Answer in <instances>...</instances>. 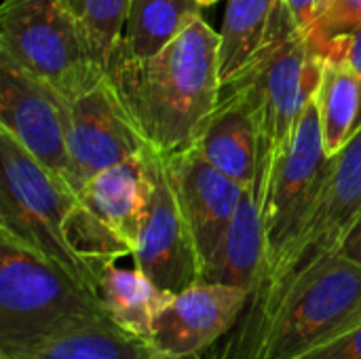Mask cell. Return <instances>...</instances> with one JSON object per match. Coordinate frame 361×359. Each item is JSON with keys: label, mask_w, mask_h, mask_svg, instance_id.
<instances>
[{"label": "cell", "mask_w": 361, "mask_h": 359, "mask_svg": "<svg viewBox=\"0 0 361 359\" xmlns=\"http://www.w3.org/2000/svg\"><path fill=\"white\" fill-rule=\"evenodd\" d=\"M264 267V224L260 199L245 190L233 216L220 260L209 275V284L243 288L250 294L260 281Z\"/></svg>", "instance_id": "18"}, {"label": "cell", "mask_w": 361, "mask_h": 359, "mask_svg": "<svg viewBox=\"0 0 361 359\" xmlns=\"http://www.w3.org/2000/svg\"><path fill=\"white\" fill-rule=\"evenodd\" d=\"M357 30H361V0H326L305 34L311 49L319 53L330 42Z\"/></svg>", "instance_id": "23"}, {"label": "cell", "mask_w": 361, "mask_h": 359, "mask_svg": "<svg viewBox=\"0 0 361 359\" xmlns=\"http://www.w3.org/2000/svg\"><path fill=\"white\" fill-rule=\"evenodd\" d=\"M97 294L106 313L127 332L150 341L152 324L173 294L161 290L137 267H106L97 281Z\"/></svg>", "instance_id": "17"}, {"label": "cell", "mask_w": 361, "mask_h": 359, "mask_svg": "<svg viewBox=\"0 0 361 359\" xmlns=\"http://www.w3.org/2000/svg\"><path fill=\"white\" fill-rule=\"evenodd\" d=\"M317 57H336L343 59L361 80V30L343 36L334 42H330L326 49H322L319 53H315Z\"/></svg>", "instance_id": "25"}, {"label": "cell", "mask_w": 361, "mask_h": 359, "mask_svg": "<svg viewBox=\"0 0 361 359\" xmlns=\"http://www.w3.org/2000/svg\"><path fill=\"white\" fill-rule=\"evenodd\" d=\"M165 157L180 212L197 250L201 281H207L220 260L233 216L247 188L212 167L195 148Z\"/></svg>", "instance_id": "11"}, {"label": "cell", "mask_w": 361, "mask_h": 359, "mask_svg": "<svg viewBox=\"0 0 361 359\" xmlns=\"http://www.w3.org/2000/svg\"><path fill=\"white\" fill-rule=\"evenodd\" d=\"M85 32L106 74L114 63L131 0H61Z\"/></svg>", "instance_id": "22"}, {"label": "cell", "mask_w": 361, "mask_h": 359, "mask_svg": "<svg viewBox=\"0 0 361 359\" xmlns=\"http://www.w3.org/2000/svg\"><path fill=\"white\" fill-rule=\"evenodd\" d=\"M361 324V267L343 250L250 307L203 359H298Z\"/></svg>", "instance_id": "2"}, {"label": "cell", "mask_w": 361, "mask_h": 359, "mask_svg": "<svg viewBox=\"0 0 361 359\" xmlns=\"http://www.w3.org/2000/svg\"><path fill=\"white\" fill-rule=\"evenodd\" d=\"M322 74L313 93L324 148L330 157L338 154L361 125L360 76L336 57H319Z\"/></svg>", "instance_id": "19"}, {"label": "cell", "mask_w": 361, "mask_h": 359, "mask_svg": "<svg viewBox=\"0 0 361 359\" xmlns=\"http://www.w3.org/2000/svg\"><path fill=\"white\" fill-rule=\"evenodd\" d=\"M146 140L121 106L108 78L68 99V182L78 193L95 174L140 157Z\"/></svg>", "instance_id": "10"}, {"label": "cell", "mask_w": 361, "mask_h": 359, "mask_svg": "<svg viewBox=\"0 0 361 359\" xmlns=\"http://www.w3.org/2000/svg\"><path fill=\"white\" fill-rule=\"evenodd\" d=\"M165 359H203V355H184V358H165Z\"/></svg>", "instance_id": "29"}, {"label": "cell", "mask_w": 361, "mask_h": 359, "mask_svg": "<svg viewBox=\"0 0 361 359\" xmlns=\"http://www.w3.org/2000/svg\"><path fill=\"white\" fill-rule=\"evenodd\" d=\"M283 2L290 8L294 21L307 32V28L311 25V21H313V17H315L317 6H319L322 0H283Z\"/></svg>", "instance_id": "26"}, {"label": "cell", "mask_w": 361, "mask_h": 359, "mask_svg": "<svg viewBox=\"0 0 361 359\" xmlns=\"http://www.w3.org/2000/svg\"><path fill=\"white\" fill-rule=\"evenodd\" d=\"M0 131L68 182V99L6 57H0Z\"/></svg>", "instance_id": "12"}, {"label": "cell", "mask_w": 361, "mask_h": 359, "mask_svg": "<svg viewBox=\"0 0 361 359\" xmlns=\"http://www.w3.org/2000/svg\"><path fill=\"white\" fill-rule=\"evenodd\" d=\"M0 359H6V358H4V355H0Z\"/></svg>", "instance_id": "31"}, {"label": "cell", "mask_w": 361, "mask_h": 359, "mask_svg": "<svg viewBox=\"0 0 361 359\" xmlns=\"http://www.w3.org/2000/svg\"><path fill=\"white\" fill-rule=\"evenodd\" d=\"M281 0H228L218 32L220 87L235 80L264 49Z\"/></svg>", "instance_id": "16"}, {"label": "cell", "mask_w": 361, "mask_h": 359, "mask_svg": "<svg viewBox=\"0 0 361 359\" xmlns=\"http://www.w3.org/2000/svg\"><path fill=\"white\" fill-rule=\"evenodd\" d=\"M298 359H361V324Z\"/></svg>", "instance_id": "24"}, {"label": "cell", "mask_w": 361, "mask_h": 359, "mask_svg": "<svg viewBox=\"0 0 361 359\" xmlns=\"http://www.w3.org/2000/svg\"><path fill=\"white\" fill-rule=\"evenodd\" d=\"M190 148H195L212 167L239 182L243 188L252 190L256 197L260 195V135L250 110L237 95H220L216 110Z\"/></svg>", "instance_id": "14"}, {"label": "cell", "mask_w": 361, "mask_h": 359, "mask_svg": "<svg viewBox=\"0 0 361 359\" xmlns=\"http://www.w3.org/2000/svg\"><path fill=\"white\" fill-rule=\"evenodd\" d=\"M361 214V125L347 146L332 157V165L328 178L322 186L319 199L283 260L277 275L269 286L250 294V307H258L267 303L275 292H279L294 275L313 262L322 260L328 254L341 252L345 237L353 222Z\"/></svg>", "instance_id": "8"}, {"label": "cell", "mask_w": 361, "mask_h": 359, "mask_svg": "<svg viewBox=\"0 0 361 359\" xmlns=\"http://www.w3.org/2000/svg\"><path fill=\"white\" fill-rule=\"evenodd\" d=\"M343 252L361 267V214L357 216V220L353 222V226L349 229L347 237H345Z\"/></svg>", "instance_id": "27"}, {"label": "cell", "mask_w": 361, "mask_h": 359, "mask_svg": "<svg viewBox=\"0 0 361 359\" xmlns=\"http://www.w3.org/2000/svg\"><path fill=\"white\" fill-rule=\"evenodd\" d=\"M23 359H165L150 341L121 328L112 317L72 330Z\"/></svg>", "instance_id": "21"}, {"label": "cell", "mask_w": 361, "mask_h": 359, "mask_svg": "<svg viewBox=\"0 0 361 359\" xmlns=\"http://www.w3.org/2000/svg\"><path fill=\"white\" fill-rule=\"evenodd\" d=\"M106 78L150 148L186 150L220 102L218 32L197 17L159 53L116 59Z\"/></svg>", "instance_id": "1"}, {"label": "cell", "mask_w": 361, "mask_h": 359, "mask_svg": "<svg viewBox=\"0 0 361 359\" xmlns=\"http://www.w3.org/2000/svg\"><path fill=\"white\" fill-rule=\"evenodd\" d=\"M319 74L322 59L281 0L264 49L235 80L220 87V95H237L256 123L262 148L260 193L271 165L290 146Z\"/></svg>", "instance_id": "4"}, {"label": "cell", "mask_w": 361, "mask_h": 359, "mask_svg": "<svg viewBox=\"0 0 361 359\" xmlns=\"http://www.w3.org/2000/svg\"><path fill=\"white\" fill-rule=\"evenodd\" d=\"M324 2H326V0H322V2H319V6H322V4H324ZM319 6H317V8H319Z\"/></svg>", "instance_id": "30"}, {"label": "cell", "mask_w": 361, "mask_h": 359, "mask_svg": "<svg viewBox=\"0 0 361 359\" xmlns=\"http://www.w3.org/2000/svg\"><path fill=\"white\" fill-rule=\"evenodd\" d=\"M144 161L150 180V197L146 220L131 254L133 267L161 290L178 294L201 281L197 250L171 186L167 157L148 148Z\"/></svg>", "instance_id": "9"}, {"label": "cell", "mask_w": 361, "mask_h": 359, "mask_svg": "<svg viewBox=\"0 0 361 359\" xmlns=\"http://www.w3.org/2000/svg\"><path fill=\"white\" fill-rule=\"evenodd\" d=\"M104 317L97 290L0 235V355L27 358Z\"/></svg>", "instance_id": "3"}, {"label": "cell", "mask_w": 361, "mask_h": 359, "mask_svg": "<svg viewBox=\"0 0 361 359\" xmlns=\"http://www.w3.org/2000/svg\"><path fill=\"white\" fill-rule=\"evenodd\" d=\"M250 292L199 281L169 298L152 324L150 343L165 358L205 355L239 322Z\"/></svg>", "instance_id": "13"}, {"label": "cell", "mask_w": 361, "mask_h": 359, "mask_svg": "<svg viewBox=\"0 0 361 359\" xmlns=\"http://www.w3.org/2000/svg\"><path fill=\"white\" fill-rule=\"evenodd\" d=\"M201 8L197 0H131L116 59L159 53L201 17Z\"/></svg>", "instance_id": "20"}, {"label": "cell", "mask_w": 361, "mask_h": 359, "mask_svg": "<svg viewBox=\"0 0 361 359\" xmlns=\"http://www.w3.org/2000/svg\"><path fill=\"white\" fill-rule=\"evenodd\" d=\"M330 165L332 157L324 148L319 114L311 97L290 146L271 165L260 193L264 267L254 292L269 286L281 269L319 199Z\"/></svg>", "instance_id": "7"}, {"label": "cell", "mask_w": 361, "mask_h": 359, "mask_svg": "<svg viewBox=\"0 0 361 359\" xmlns=\"http://www.w3.org/2000/svg\"><path fill=\"white\" fill-rule=\"evenodd\" d=\"M0 57H6L66 99L93 89L106 70L61 0H4Z\"/></svg>", "instance_id": "6"}, {"label": "cell", "mask_w": 361, "mask_h": 359, "mask_svg": "<svg viewBox=\"0 0 361 359\" xmlns=\"http://www.w3.org/2000/svg\"><path fill=\"white\" fill-rule=\"evenodd\" d=\"M144 152L95 174L76 193L78 199L131 248V254L137 245L150 197Z\"/></svg>", "instance_id": "15"}, {"label": "cell", "mask_w": 361, "mask_h": 359, "mask_svg": "<svg viewBox=\"0 0 361 359\" xmlns=\"http://www.w3.org/2000/svg\"><path fill=\"white\" fill-rule=\"evenodd\" d=\"M201 6H212V4H216V2H220V0H197Z\"/></svg>", "instance_id": "28"}, {"label": "cell", "mask_w": 361, "mask_h": 359, "mask_svg": "<svg viewBox=\"0 0 361 359\" xmlns=\"http://www.w3.org/2000/svg\"><path fill=\"white\" fill-rule=\"evenodd\" d=\"M76 201L63 178L0 131V235L97 290V277L68 241V218Z\"/></svg>", "instance_id": "5"}]
</instances>
